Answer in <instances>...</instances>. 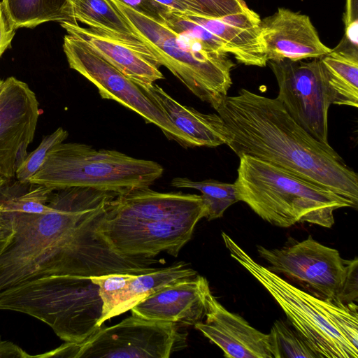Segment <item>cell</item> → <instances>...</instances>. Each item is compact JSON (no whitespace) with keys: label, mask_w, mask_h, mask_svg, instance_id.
I'll use <instances>...</instances> for the list:
<instances>
[{"label":"cell","mask_w":358,"mask_h":358,"mask_svg":"<svg viewBox=\"0 0 358 358\" xmlns=\"http://www.w3.org/2000/svg\"><path fill=\"white\" fill-rule=\"evenodd\" d=\"M224 123L226 145L239 157L251 156L329 189L358 205V176L329 145L315 138L278 100L241 89L215 109Z\"/></svg>","instance_id":"obj_1"},{"label":"cell","mask_w":358,"mask_h":358,"mask_svg":"<svg viewBox=\"0 0 358 358\" xmlns=\"http://www.w3.org/2000/svg\"><path fill=\"white\" fill-rule=\"evenodd\" d=\"M115 194L91 188L55 190L45 213H11L15 233L0 255V292L30 279L84 222L100 213ZM8 212V211H7Z\"/></svg>","instance_id":"obj_2"},{"label":"cell","mask_w":358,"mask_h":358,"mask_svg":"<svg viewBox=\"0 0 358 358\" xmlns=\"http://www.w3.org/2000/svg\"><path fill=\"white\" fill-rule=\"evenodd\" d=\"M231 257L271 294L320 358L358 357V307L316 296L255 262L222 232Z\"/></svg>","instance_id":"obj_3"},{"label":"cell","mask_w":358,"mask_h":358,"mask_svg":"<svg viewBox=\"0 0 358 358\" xmlns=\"http://www.w3.org/2000/svg\"><path fill=\"white\" fill-rule=\"evenodd\" d=\"M239 159L234 182L238 201L273 225L308 222L331 228L334 212L351 207L329 189L282 168L248 155Z\"/></svg>","instance_id":"obj_4"},{"label":"cell","mask_w":358,"mask_h":358,"mask_svg":"<svg viewBox=\"0 0 358 358\" xmlns=\"http://www.w3.org/2000/svg\"><path fill=\"white\" fill-rule=\"evenodd\" d=\"M0 310L29 315L64 342L79 343L101 327L103 302L92 276L47 275L0 292Z\"/></svg>","instance_id":"obj_5"},{"label":"cell","mask_w":358,"mask_h":358,"mask_svg":"<svg viewBox=\"0 0 358 358\" xmlns=\"http://www.w3.org/2000/svg\"><path fill=\"white\" fill-rule=\"evenodd\" d=\"M164 169L152 160L130 157L117 150L79 143H61L47 154L29 180L54 190L84 187L120 194L150 187Z\"/></svg>","instance_id":"obj_6"},{"label":"cell","mask_w":358,"mask_h":358,"mask_svg":"<svg viewBox=\"0 0 358 358\" xmlns=\"http://www.w3.org/2000/svg\"><path fill=\"white\" fill-rule=\"evenodd\" d=\"M108 1L150 49L159 65L166 67L195 96L215 110L228 96L232 85L231 72L236 64L229 54L208 49L118 0Z\"/></svg>","instance_id":"obj_7"},{"label":"cell","mask_w":358,"mask_h":358,"mask_svg":"<svg viewBox=\"0 0 358 358\" xmlns=\"http://www.w3.org/2000/svg\"><path fill=\"white\" fill-rule=\"evenodd\" d=\"M186 334L176 323L134 315L108 327H99L79 343L65 342L34 357L169 358L181 349Z\"/></svg>","instance_id":"obj_8"},{"label":"cell","mask_w":358,"mask_h":358,"mask_svg":"<svg viewBox=\"0 0 358 358\" xmlns=\"http://www.w3.org/2000/svg\"><path fill=\"white\" fill-rule=\"evenodd\" d=\"M63 50L69 67L93 83L103 99L115 101L134 110L146 122L158 127L169 138L189 147L185 136L140 84L123 74L85 43L71 34L64 36Z\"/></svg>","instance_id":"obj_9"},{"label":"cell","mask_w":358,"mask_h":358,"mask_svg":"<svg viewBox=\"0 0 358 358\" xmlns=\"http://www.w3.org/2000/svg\"><path fill=\"white\" fill-rule=\"evenodd\" d=\"M278 87L276 99L305 131L328 141V111L331 103L320 58L310 61H268Z\"/></svg>","instance_id":"obj_10"},{"label":"cell","mask_w":358,"mask_h":358,"mask_svg":"<svg viewBox=\"0 0 358 358\" xmlns=\"http://www.w3.org/2000/svg\"><path fill=\"white\" fill-rule=\"evenodd\" d=\"M257 252L268 263V268L272 272L300 284L316 296L339 303L348 260L343 259L336 249L310 236L280 248L259 245Z\"/></svg>","instance_id":"obj_11"},{"label":"cell","mask_w":358,"mask_h":358,"mask_svg":"<svg viewBox=\"0 0 358 358\" xmlns=\"http://www.w3.org/2000/svg\"><path fill=\"white\" fill-rule=\"evenodd\" d=\"M42 110L29 85L13 76L0 80V176L10 181L28 155Z\"/></svg>","instance_id":"obj_12"},{"label":"cell","mask_w":358,"mask_h":358,"mask_svg":"<svg viewBox=\"0 0 358 358\" xmlns=\"http://www.w3.org/2000/svg\"><path fill=\"white\" fill-rule=\"evenodd\" d=\"M101 217L96 231L110 248L122 255L145 258H154L164 251L177 257L204 217L198 214L148 222L115 223L103 221Z\"/></svg>","instance_id":"obj_13"},{"label":"cell","mask_w":358,"mask_h":358,"mask_svg":"<svg viewBox=\"0 0 358 358\" xmlns=\"http://www.w3.org/2000/svg\"><path fill=\"white\" fill-rule=\"evenodd\" d=\"M198 214L204 217L206 214L201 195L163 193L146 187L114 196L101 220L115 223L148 222Z\"/></svg>","instance_id":"obj_14"},{"label":"cell","mask_w":358,"mask_h":358,"mask_svg":"<svg viewBox=\"0 0 358 358\" xmlns=\"http://www.w3.org/2000/svg\"><path fill=\"white\" fill-rule=\"evenodd\" d=\"M259 29L267 61L320 58L331 50L322 42L308 15L285 8L261 20Z\"/></svg>","instance_id":"obj_15"},{"label":"cell","mask_w":358,"mask_h":358,"mask_svg":"<svg viewBox=\"0 0 358 358\" xmlns=\"http://www.w3.org/2000/svg\"><path fill=\"white\" fill-rule=\"evenodd\" d=\"M204 322L194 327L217 345L227 358H273L268 334L252 327L227 310L209 291L206 296Z\"/></svg>","instance_id":"obj_16"},{"label":"cell","mask_w":358,"mask_h":358,"mask_svg":"<svg viewBox=\"0 0 358 358\" xmlns=\"http://www.w3.org/2000/svg\"><path fill=\"white\" fill-rule=\"evenodd\" d=\"M209 291L206 278L197 274L162 288L130 310L132 315L148 320L194 326L205 317L206 296Z\"/></svg>","instance_id":"obj_17"},{"label":"cell","mask_w":358,"mask_h":358,"mask_svg":"<svg viewBox=\"0 0 358 358\" xmlns=\"http://www.w3.org/2000/svg\"><path fill=\"white\" fill-rule=\"evenodd\" d=\"M60 25L67 34L83 41L101 58L138 84L150 85L164 78L159 66L134 48L78 23L62 22Z\"/></svg>","instance_id":"obj_18"},{"label":"cell","mask_w":358,"mask_h":358,"mask_svg":"<svg viewBox=\"0 0 358 358\" xmlns=\"http://www.w3.org/2000/svg\"><path fill=\"white\" fill-rule=\"evenodd\" d=\"M141 85L185 136L189 147L215 148L226 143L224 123L217 113L205 114L182 105L155 83Z\"/></svg>","instance_id":"obj_19"},{"label":"cell","mask_w":358,"mask_h":358,"mask_svg":"<svg viewBox=\"0 0 358 358\" xmlns=\"http://www.w3.org/2000/svg\"><path fill=\"white\" fill-rule=\"evenodd\" d=\"M75 20L141 52L159 66L150 49L108 0H70Z\"/></svg>","instance_id":"obj_20"},{"label":"cell","mask_w":358,"mask_h":358,"mask_svg":"<svg viewBox=\"0 0 358 358\" xmlns=\"http://www.w3.org/2000/svg\"><path fill=\"white\" fill-rule=\"evenodd\" d=\"M331 103L358 107V48L339 43L320 58Z\"/></svg>","instance_id":"obj_21"},{"label":"cell","mask_w":358,"mask_h":358,"mask_svg":"<svg viewBox=\"0 0 358 358\" xmlns=\"http://www.w3.org/2000/svg\"><path fill=\"white\" fill-rule=\"evenodd\" d=\"M184 15L222 39L228 45L230 54L233 55L239 63L259 67L267 65L268 61L259 26L241 28L224 22L220 18L196 13Z\"/></svg>","instance_id":"obj_22"},{"label":"cell","mask_w":358,"mask_h":358,"mask_svg":"<svg viewBox=\"0 0 358 358\" xmlns=\"http://www.w3.org/2000/svg\"><path fill=\"white\" fill-rule=\"evenodd\" d=\"M196 275L194 270L187 268L183 262L134 275L118 304L108 315V320L129 310L140 301L162 288Z\"/></svg>","instance_id":"obj_23"},{"label":"cell","mask_w":358,"mask_h":358,"mask_svg":"<svg viewBox=\"0 0 358 358\" xmlns=\"http://www.w3.org/2000/svg\"><path fill=\"white\" fill-rule=\"evenodd\" d=\"M1 3L16 29L34 28L48 22L78 23L70 0H2Z\"/></svg>","instance_id":"obj_24"},{"label":"cell","mask_w":358,"mask_h":358,"mask_svg":"<svg viewBox=\"0 0 358 358\" xmlns=\"http://www.w3.org/2000/svg\"><path fill=\"white\" fill-rule=\"evenodd\" d=\"M55 190L43 185H0V208L11 213H45L52 210L48 203Z\"/></svg>","instance_id":"obj_25"},{"label":"cell","mask_w":358,"mask_h":358,"mask_svg":"<svg viewBox=\"0 0 358 358\" xmlns=\"http://www.w3.org/2000/svg\"><path fill=\"white\" fill-rule=\"evenodd\" d=\"M171 185L199 190L206 209L205 218L208 220L222 217L229 207L239 201L234 183L215 180L194 181L187 178L177 177L171 180Z\"/></svg>","instance_id":"obj_26"},{"label":"cell","mask_w":358,"mask_h":358,"mask_svg":"<svg viewBox=\"0 0 358 358\" xmlns=\"http://www.w3.org/2000/svg\"><path fill=\"white\" fill-rule=\"evenodd\" d=\"M268 334L273 358H320L288 320H276Z\"/></svg>","instance_id":"obj_27"},{"label":"cell","mask_w":358,"mask_h":358,"mask_svg":"<svg viewBox=\"0 0 358 358\" xmlns=\"http://www.w3.org/2000/svg\"><path fill=\"white\" fill-rule=\"evenodd\" d=\"M164 22L175 32L199 41L208 49L230 54L228 45L222 39L181 12L171 10L164 15Z\"/></svg>","instance_id":"obj_28"},{"label":"cell","mask_w":358,"mask_h":358,"mask_svg":"<svg viewBox=\"0 0 358 358\" xmlns=\"http://www.w3.org/2000/svg\"><path fill=\"white\" fill-rule=\"evenodd\" d=\"M68 132L62 127L43 137L36 150L29 153L15 171L17 180L28 183L29 180L41 168L48 152L55 145L64 142Z\"/></svg>","instance_id":"obj_29"},{"label":"cell","mask_w":358,"mask_h":358,"mask_svg":"<svg viewBox=\"0 0 358 358\" xmlns=\"http://www.w3.org/2000/svg\"><path fill=\"white\" fill-rule=\"evenodd\" d=\"M134 275L115 273L92 276L99 286V293L103 302L102 324L108 320V315L118 304Z\"/></svg>","instance_id":"obj_30"},{"label":"cell","mask_w":358,"mask_h":358,"mask_svg":"<svg viewBox=\"0 0 358 358\" xmlns=\"http://www.w3.org/2000/svg\"><path fill=\"white\" fill-rule=\"evenodd\" d=\"M196 4L203 15L221 18L226 15L248 11L243 0H189Z\"/></svg>","instance_id":"obj_31"},{"label":"cell","mask_w":358,"mask_h":358,"mask_svg":"<svg viewBox=\"0 0 358 358\" xmlns=\"http://www.w3.org/2000/svg\"><path fill=\"white\" fill-rule=\"evenodd\" d=\"M345 34L340 43L358 48V0H346Z\"/></svg>","instance_id":"obj_32"},{"label":"cell","mask_w":358,"mask_h":358,"mask_svg":"<svg viewBox=\"0 0 358 358\" xmlns=\"http://www.w3.org/2000/svg\"><path fill=\"white\" fill-rule=\"evenodd\" d=\"M358 260L355 257L348 260L345 279L342 287L338 301L343 304H350L357 301L358 298Z\"/></svg>","instance_id":"obj_33"},{"label":"cell","mask_w":358,"mask_h":358,"mask_svg":"<svg viewBox=\"0 0 358 358\" xmlns=\"http://www.w3.org/2000/svg\"><path fill=\"white\" fill-rule=\"evenodd\" d=\"M135 11L158 22H164V15L171 8L155 0H118Z\"/></svg>","instance_id":"obj_34"},{"label":"cell","mask_w":358,"mask_h":358,"mask_svg":"<svg viewBox=\"0 0 358 358\" xmlns=\"http://www.w3.org/2000/svg\"><path fill=\"white\" fill-rule=\"evenodd\" d=\"M15 31L16 28L0 1V57L7 49L11 47Z\"/></svg>","instance_id":"obj_35"},{"label":"cell","mask_w":358,"mask_h":358,"mask_svg":"<svg viewBox=\"0 0 358 358\" xmlns=\"http://www.w3.org/2000/svg\"><path fill=\"white\" fill-rule=\"evenodd\" d=\"M15 233L11 214L0 208V255L9 245Z\"/></svg>","instance_id":"obj_36"},{"label":"cell","mask_w":358,"mask_h":358,"mask_svg":"<svg viewBox=\"0 0 358 358\" xmlns=\"http://www.w3.org/2000/svg\"><path fill=\"white\" fill-rule=\"evenodd\" d=\"M34 357L11 341H3L0 336V358H29Z\"/></svg>","instance_id":"obj_37"},{"label":"cell","mask_w":358,"mask_h":358,"mask_svg":"<svg viewBox=\"0 0 358 358\" xmlns=\"http://www.w3.org/2000/svg\"><path fill=\"white\" fill-rule=\"evenodd\" d=\"M172 10L183 13H196L203 15L201 8L189 0H155Z\"/></svg>","instance_id":"obj_38"},{"label":"cell","mask_w":358,"mask_h":358,"mask_svg":"<svg viewBox=\"0 0 358 358\" xmlns=\"http://www.w3.org/2000/svg\"><path fill=\"white\" fill-rule=\"evenodd\" d=\"M6 182V180L0 176V185L3 184Z\"/></svg>","instance_id":"obj_39"}]
</instances>
